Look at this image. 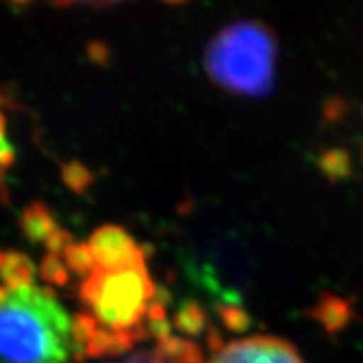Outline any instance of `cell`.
<instances>
[{
	"instance_id": "obj_1",
	"label": "cell",
	"mask_w": 363,
	"mask_h": 363,
	"mask_svg": "<svg viewBox=\"0 0 363 363\" xmlns=\"http://www.w3.org/2000/svg\"><path fill=\"white\" fill-rule=\"evenodd\" d=\"M0 355L2 363H69L76 355L72 318L52 289L2 286Z\"/></svg>"
},
{
	"instance_id": "obj_2",
	"label": "cell",
	"mask_w": 363,
	"mask_h": 363,
	"mask_svg": "<svg viewBox=\"0 0 363 363\" xmlns=\"http://www.w3.org/2000/svg\"><path fill=\"white\" fill-rule=\"evenodd\" d=\"M278 35L261 21H239L220 29L203 51V71L224 93L264 96L274 86Z\"/></svg>"
},
{
	"instance_id": "obj_3",
	"label": "cell",
	"mask_w": 363,
	"mask_h": 363,
	"mask_svg": "<svg viewBox=\"0 0 363 363\" xmlns=\"http://www.w3.org/2000/svg\"><path fill=\"white\" fill-rule=\"evenodd\" d=\"M147 261L120 267L98 269L79 286V298L98 328L113 335H125L135 342L150 335L148 311L155 298Z\"/></svg>"
},
{
	"instance_id": "obj_4",
	"label": "cell",
	"mask_w": 363,
	"mask_h": 363,
	"mask_svg": "<svg viewBox=\"0 0 363 363\" xmlns=\"http://www.w3.org/2000/svg\"><path fill=\"white\" fill-rule=\"evenodd\" d=\"M207 363H305L288 340L256 335L216 348Z\"/></svg>"
},
{
	"instance_id": "obj_5",
	"label": "cell",
	"mask_w": 363,
	"mask_h": 363,
	"mask_svg": "<svg viewBox=\"0 0 363 363\" xmlns=\"http://www.w3.org/2000/svg\"><path fill=\"white\" fill-rule=\"evenodd\" d=\"M89 247L93 249L99 269H120V267L147 261L143 249L126 233L123 227L101 225L89 235Z\"/></svg>"
},
{
	"instance_id": "obj_6",
	"label": "cell",
	"mask_w": 363,
	"mask_h": 363,
	"mask_svg": "<svg viewBox=\"0 0 363 363\" xmlns=\"http://www.w3.org/2000/svg\"><path fill=\"white\" fill-rule=\"evenodd\" d=\"M0 267H2L4 288L17 289L34 284V262L24 252L13 251V249L4 251L0 256Z\"/></svg>"
},
{
	"instance_id": "obj_7",
	"label": "cell",
	"mask_w": 363,
	"mask_h": 363,
	"mask_svg": "<svg viewBox=\"0 0 363 363\" xmlns=\"http://www.w3.org/2000/svg\"><path fill=\"white\" fill-rule=\"evenodd\" d=\"M21 229L30 242H45L54 230L59 229L56 225L52 212L43 202L29 203L21 216Z\"/></svg>"
},
{
	"instance_id": "obj_8",
	"label": "cell",
	"mask_w": 363,
	"mask_h": 363,
	"mask_svg": "<svg viewBox=\"0 0 363 363\" xmlns=\"http://www.w3.org/2000/svg\"><path fill=\"white\" fill-rule=\"evenodd\" d=\"M62 257H65V262L69 267V271L84 279L98 269L96 256H94L93 249L89 247L88 242H74Z\"/></svg>"
},
{
	"instance_id": "obj_9",
	"label": "cell",
	"mask_w": 363,
	"mask_h": 363,
	"mask_svg": "<svg viewBox=\"0 0 363 363\" xmlns=\"http://www.w3.org/2000/svg\"><path fill=\"white\" fill-rule=\"evenodd\" d=\"M61 179L71 192L84 194L89 189V185L93 184L94 177L88 167L78 160H72L61 167Z\"/></svg>"
},
{
	"instance_id": "obj_10",
	"label": "cell",
	"mask_w": 363,
	"mask_h": 363,
	"mask_svg": "<svg viewBox=\"0 0 363 363\" xmlns=\"http://www.w3.org/2000/svg\"><path fill=\"white\" fill-rule=\"evenodd\" d=\"M39 274L44 283L52 286H65L69 283V267L66 266V262L61 257L54 256V254H45L43 257Z\"/></svg>"
},
{
	"instance_id": "obj_11",
	"label": "cell",
	"mask_w": 363,
	"mask_h": 363,
	"mask_svg": "<svg viewBox=\"0 0 363 363\" xmlns=\"http://www.w3.org/2000/svg\"><path fill=\"white\" fill-rule=\"evenodd\" d=\"M177 328L185 331L187 335H197L201 333L203 325H206V316H203L202 308L195 301L184 303L179 313L175 316Z\"/></svg>"
},
{
	"instance_id": "obj_12",
	"label": "cell",
	"mask_w": 363,
	"mask_h": 363,
	"mask_svg": "<svg viewBox=\"0 0 363 363\" xmlns=\"http://www.w3.org/2000/svg\"><path fill=\"white\" fill-rule=\"evenodd\" d=\"M318 165L330 180H338L348 174V157L342 150H330L323 153Z\"/></svg>"
},
{
	"instance_id": "obj_13",
	"label": "cell",
	"mask_w": 363,
	"mask_h": 363,
	"mask_svg": "<svg viewBox=\"0 0 363 363\" xmlns=\"http://www.w3.org/2000/svg\"><path fill=\"white\" fill-rule=\"evenodd\" d=\"M345 310H347V308H345V305L338 298L323 296L320 299V305L316 306L315 315L320 318L326 326H330L331 328V326H337V323L340 321V316L343 315Z\"/></svg>"
},
{
	"instance_id": "obj_14",
	"label": "cell",
	"mask_w": 363,
	"mask_h": 363,
	"mask_svg": "<svg viewBox=\"0 0 363 363\" xmlns=\"http://www.w3.org/2000/svg\"><path fill=\"white\" fill-rule=\"evenodd\" d=\"M45 249H48V254H54V256H65V252L69 249V246L74 244L72 240V235L65 229L54 230V233L49 235L48 240H45Z\"/></svg>"
},
{
	"instance_id": "obj_15",
	"label": "cell",
	"mask_w": 363,
	"mask_h": 363,
	"mask_svg": "<svg viewBox=\"0 0 363 363\" xmlns=\"http://www.w3.org/2000/svg\"><path fill=\"white\" fill-rule=\"evenodd\" d=\"M220 316H222V320H224V323L233 330H244L247 326V321H249L246 311L240 310V308H234V306L222 308Z\"/></svg>"
},
{
	"instance_id": "obj_16",
	"label": "cell",
	"mask_w": 363,
	"mask_h": 363,
	"mask_svg": "<svg viewBox=\"0 0 363 363\" xmlns=\"http://www.w3.org/2000/svg\"><path fill=\"white\" fill-rule=\"evenodd\" d=\"M125 363H175V362L170 360L167 355H163V353L155 347V350L153 352L136 353V355L128 358Z\"/></svg>"
},
{
	"instance_id": "obj_17",
	"label": "cell",
	"mask_w": 363,
	"mask_h": 363,
	"mask_svg": "<svg viewBox=\"0 0 363 363\" xmlns=\"http://www.w3.org/2000/svg\"><path fill=\"white\" fill-rule=\"evenodd\" d=\"M57 7H71V6H89V7H110L115 4L123 2V0H51Z\"/></svg>"
},
{
	"instance_id": "obj_18",
	"label": "cell",
	"mask_w": 363,
	"mask_h": 363,
	"mask_svg": "<svg viewBox=\"0 0 363 363\" xmlns=\"http://www.w3.org/2000/svg\"><path fill=\"white\" fill-rule=\"evenodd\" d=\"M2 169L6 172L9 167L12 165L13 160H16V150L11 147L7 140V130H6V123H4V130H2Z\"/></svg>"
},
{
	"instance_id": "obj_19",
	"label": "cell",
	"mask_w": 363,
	"mask_h": 363,
	"mask_svg": "<svg viewBox=\"0 0 363 363\" xmlns=\"http://www.w3.org/2000/svg\"><path fill=\"white\" fill-rule=\"evenodd\" d=\"M163 4H170V6H180V4L189 2V0H162Z\"/></svg>"
},
{
	"instance_id": "obj_20",
	"label": "cell",
	"mask_w": 363,
	"mask_h": 363,
	"mask_svg": "<svg viewBox=\"0 0 363 363\" xmlns=\"http://www.w3.org/2000/svg\"><path fill=\"white\" fill-rule=\"evenodd\" d=\"M12 4H16V6H27L29 2H33V0H11Z\"/></svg>"
}]
</instances>
